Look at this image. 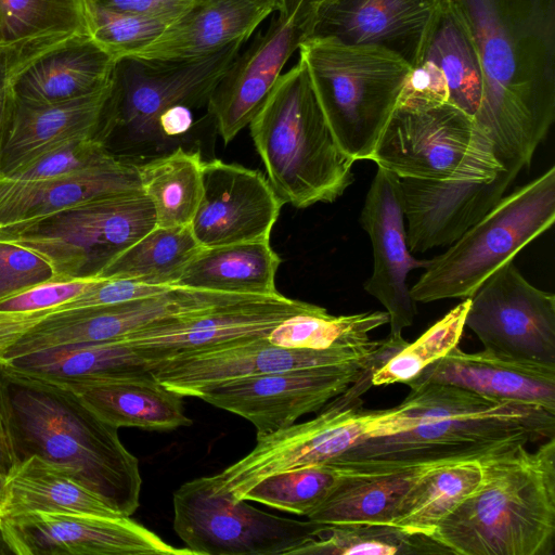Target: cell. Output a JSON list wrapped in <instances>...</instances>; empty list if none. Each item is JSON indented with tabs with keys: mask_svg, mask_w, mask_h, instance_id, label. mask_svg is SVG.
Here are the masks:
<instances>
[{
	"mask_svg": "<svg viewBox=\"0 0 555 555\" xmlns=\"http://www.w3.org/2000/svg\"><path fill=\"white\" fill-rule=\"evenodd\" d=\"M156 227L154 208L143 192L112 194L68 208L30 231L0 238L24 247L52 268L54 279L88 274Z\"/></svg>",
	"mask_w": 555,
	"mask_h": 555,
	"instance_id": "9",
	"label": "cell"
},
{
	"mask_svg": "<svg viewBox=\"0 0 555 555\" xmlns=\"http://www.w3.org/2000/svg\"><path fill=\"white\" fill-rule=\"evenodd\" d=\"M193 125L191 107L177 104L165 109L157 119L160 137L185 134Z\"/></svg>",
	"mask_w": 555,
	"mask_h": 555,
	"instance_id": "46",
	"label": "cell"
},
{
	"mask_svg": "<svg viewBox=\"0 0 555 555\" xmlns=\"http://www.w3.org/2000/svg\"><path fill=\"white\" fill-rule=\"evenodd\" d=\"M91 38L116 61L134 56L168 25L167 22L86 0Z\"/></svg>",
	"mask_w": 555,
	"mask_h": 555,
	"instance_id": "41",
	"label": "cell"
},
{
	"mask_svg": "<svg viewBox=\"0 0 555 555\" xmlns=\"http://www.w3.org/2000/svg\"><path fill=\"white\" fill-rule=\"evenodd\" d=\"M4 485H5V478L0 475V505H1L2 496H3Z\"/></svg>",
	"mask_w": 555,
	"mask_h": 555,
	"instance_id": "52",
	"label": "cell"
},
{
	"mask_svg": "<svg viewBox=\"0 0 555 555\" xmlns=\"http://www.w3.org/2000/svg\"><path fill=\"white\" fill-rule=\"evenodd\" d=\"M268 180L285 204L332 203L353 182L354 162L336 141L299 61L282 74L249 122Z\"/></svg>",
	"mask_w": 555,
	"mask_h": 555,
	"instance_id": "4",
	"label": "cell"
},
{
	"mask_svg": "<svg viewBox=\"0 0 555 555\" xmlns=\"http://www.w3.org/2000/svg\"><path fill=\"white\" fill-rule=\"evenodd\" d=\"M0 363L66 384L150 372L146 362L121 338L46 349Z\"/></svg>",
	"mask_w": 555,
	"mask_h": 555,
	"instance_id": "33",
	"label": "cell"
},
{
	"mask_svg": "<svg viewBox=\"0 0 555 555\" xmlns=\"http://www.w3.org/2000/svg\"><path fill=\"white\" fill-rule=\"evenodd\" d=\"M272 12L254 0H202L170 22L134 56L156 60L207 56L235 41H246Z\"/></svg>",
	"mask_w": 555,
	"mask_h": 555,
	"instance_id": "28",
	"label": "cell"
},
{
	"mask_svg": "<svg viewBox=\"0 0 555 555\" xmlns=\"http://www.w3.org/2000/svg\"><path fill=\"white\" fill-rule=\"evenodd\" d=\"M116 63L92 38L80 40L25 70L13 85L15 99L44 105L92 94L112 83Z\"/></svg>",
	"mask_w": 555,
	"mask_h": 555,
	"instance_id": "30",
	"label": "cell"
},
{
	"mask_svg": "<svg viewBox=\"0 0 555 555\" xmlns=\"http://www.w3.org/2000/svg\"><path fill=\"white\" fill-rule=\"evenodd\" d=\"M362 401L339 396L307 422L257 436L255 448L219 474L210 476L216 490L235 501L260 479L292 469L328 464L367 439L411 429L416 421L399 404L365 410Z\"/></svg>",
	"mask_w": 555,
	"mask_h": 555,
	"instance_id": "8",
	"label": "cell"
},
{
	"mask_svg": "<svg viewBox=\"0 0 555 555\" xmlns=\"http://www.w3.org/2000/svg\"><path fill=\"white\" fill-rule=\"evenodd\" d=\"M0 520L15 555H194L127 516L33 512Z\"/></svg>",
	"mask_w": 555,
	"mask_h": 555,
	"instance_id": "16",
	"label": "cell"
},
{
	"mask_svg": "<svg viewBox=\"0 0 555 555\" xmlns=\"http://www.w3.org/2000/svg\"><path fill=\"white\" fill-rule=\"evenodd\" d=\"M142 192L150 199L156 227L191 225L203 195V160L198 152L178 147L138 165Z\"/></svg>",
	"mask_w": 555,
	"mask_h": 555,
	"instance_id": "35",
	"label": "cell"
},
{
	"mask_svg": "<svg viewBox=\"0 0 555 555\" xmlns=\"http://www.w3.org/2000/svg\"><path fill=\"white\" fill-rule=\"evenodd\" d=\"M322 524L280 517L216 490L210 476L173 493V529L196 555H295Z\"/></svg>",
	"mask_w": 555,
	"mask_h": 555,
	"instance_id": "10",
	"label": "cell"
},
{
	"mask_svg": "<svg viewBox=\"0 0 555 555\" xmlns=\"http://www.w3.org/2000/svg\"><path fill=\"white\" fill-rule=\"evenodd\" d=\"M33 512L122 516L85 487L72 469L37 455L16 463L5 478L0 518Z\"/></svg>",
	"mask_w": 555,
	"mask_h": 555,
	"instance_id": "31",
	"label": "cell"
},
{
	"mask_svg": "<svg viewBox=\"0 0 555 555\" xmlns=\"http://www.w3.org/2000/svg\"><path fill=\"white\" fill-rule=\"evenodd\" d=\"M0 409L15 464L37 455L67 467L115 512L135 513L138 459L74 390L0 363Z\"/></svg>",
	"mask_w": 555,
	"mask_h": 555,
	"instance_id": "2",
	"label": "cell"
},
{
	"mask_svg": "<svg viewBox=\"0 0 555 555\" xmlns=\"http://www.w3.org/2000/svg\"><path fill=\"white\" fill-rule=\"evenodd\" d=\"M369 160L400 179L491 181L503 170L475 118L449 102L398 103Z\"/></svg>",
	"mask_w": 555,
	"mask_h": 555,
	"instance_id": "7",
	"label": "cell"
},
{
	"mask_svg": "<svg viewBox=\"0 0 555 555\" xmlns=\"http://www.w3.org/2000/svg\"><path fill=\"white\" fill-rule=\"evenodd\" d=\"M360 223L369 234L373 250V271L363 287L385 307L389 335H402L416 314V301L408 287L409 273L426 269L429 259H417L410 251L399 177L377 167Z\"/></svg>",
	"mask_w": 555,
	"mask_h": 555,
	"instance_id": "17",
	"label": "cell"
},
{
	"mask_svg": "<svg viewBox=\"0 0 555 555\" xmlns=\"http://www.w3.org/2000/svg\"><path fill=\"white\" fill-rule=\"evenodd\" d=\"M131 192H142L138 165L118 158L47 180L0 176V238L26 233L86 201Z\"/></svg>",
	"mask_w": 555,
	"mask_h": 555,
	"instance_id": "23",
	"label": "cell"
},
{
	"mask_svg": "<svg viewBox=\"0 0 555 555\" xmlns=\"http://www.w3.org/2000/svg\"><path fill=\"white\" fill-rule=\"evenodd\" d=\"M444 555L452 552L431 534L390 524H322L295 555Z\"/></svg>",
	"mask_w": 555,
	"mask_h": 555,
	"instance_id": "37",
	"label": "cell"
},
{
	"mask_svg": "<svg viewBox=\"0 0 555 555\" xmlns=\"http://www.w3.org/2000/svg\"><path fill=\"white\" fill-rule=\"evenodd\" d=\"M317 99L341 150L369 160L398 105L411 67L373 46L306 39L299 47Z\"/></svg>",
	"mask_w": 555,
	"mask_h": 555,
	"instance_id": "5",
	"label": "cell"
},
{
	"mask_svg": "<svg viewBox=\"0 0 555 555\" xmlns=\"http://www.w3.org/2000/svg\"><path fill=\"white\" fill-rule=\"evenodd\" d=\"M117 125L114 78L92 94L65 102L31 105L17 102L0 144L5 172L60 142L102 137Z\"/></svg>",
	"mask_w": 555,
	"mask_h": 555,
	"instance_id": "24",
	"label": "cell"
},
{
	"mask_svg": "<svg viewBox=\"0 0 555 555\" xmlns=\"http://www.w3.org/2000/svg\"><path fill=\"white\" fill-rule=\"evenodd\" d=\"M9 554H14V553L5 539L3 528L1 525V520H0V555H9Z\"/></svg>",
	"mask_w": 555,
	"mask_h": 555,
	"instance_id": "50",
	"label": "cell"
},
{
	"mask_svg": "<svg viewBox=\"0 0 555 555\" xmlns=\"http://www.w3.org/2000/svg\"><path fill=\"white\" fill-rule=\"evenodd\" d=\"M199 249L191 225L155 227L99 271L106 279L176 286L184 268Z\"/></svg>",
	"mask_w": 555,
	"mask_h": 555,
	"instance_id": "36",
	"label": "cell"
},
{
	"mask_svg": "<svg viewBox=\"0 0 555 555\" xmlns=\"http://www.w3.org/2000/svg\"><path fill=\"white\" fill-rule=\"evenodd\" d=\"M317 305L282 294L247 296L201 312L155 324L122 337L151 365L268 336L291 317ZM150 370V369H149Z\"/></svg>",
	"mask_w": 555,
	"mask_h": 555,
	"instance_id": "14",
	"label": "cell"
},
{
	"mask_svg": "<svg viewBox=\"0 0 555 555\" xmlns=\"http://www.w3.org/2000/svg\"><path fill=\"white\" fill-rule=\"evenodd\" d=\"M425 384L451 385L555 414V366L502 359L485 350L468 353L456 346L405 385L411 389Z\"/></svg>",
	"mask_w": 555,
	"mask_h": 555,
	"instance_id": "26",
	"label": "cell"
},
{
	"mask_svg": "<svg viewBox=\"0 0 555 555\" xmlns=\"http://www.w3.org/2000/svg\"><path fill=\"white\" fill-rule=\"evenodd\" d=\"M254 1H257V2L262 3L264 5H268L273 11H279V9H280V0H254Z\"/></svg>",
	"mask_w": 555,
	"mask_h": 555,
	"instance_id": "51",
	"label": "cell"
},
{
	"mask_svg": "<svg viewBox=\"0 0 555 555\" xmlns=\"http://www.w3.org/2000/svg\"><path fill=\"white\" fill-rule=\"evenodd\" d=\"M555 221V167L503 196L429 264L410 288L416 302L470 298Z\"/></svg>",
	"mask_w": 555,
	"mask_h": 555,
	"instance_id": "6",
	"label": "cell"
},
{
	"mask_svg": "<svg viewBox=\"0 0 555 555\" xmlns=\"http://www.w3.org/2000/svg\"><path fill=\"white\" fill-rule=\"evenodd\" d=\"M518 173L503 169L485 182L400 179L410 251L454 243L499 203Z\"/></svg>",
	"mask_w": 555,
	"mask_h": 555,
	"instance_id": "22",
	"label": "cell"
},
{
	"mask_svg": "<svg viewBox=\"0 0 555 555\" xmlns=\"http://www.w3.org/2000/svg\"><path fill=\"white\" fill-rule=\"evenodd\" d=\"M387 346V339H382L370 362L244 377L207 386L195 397L249 421L257 436L266 435L294 424L302 415L319 412L353 385Z\"/></svg>",
	"mask_w": 555,
	"mask_h": 555,
	"instance_id": "12",
	"label": "cell"
},
{
	"mask_svg": "<svg viewBox=\"0 0 555 555\" xmlns=\"http://www.w3.org/2000/svg\"><path fill=\"white\" fill-rule=\"evenodd\" d=\"M54 279L51 266L37 254L0 242V299Z\"/></svg>",
	"mask_w": 555,
	"mask_h": 555,
	"instance_id": "44",
	"label": "cell"
},
{
	"mask_svg": "<svg viewBox=\"0 0 555 555\" xmlns=\"http://www.w3.org/2000/svg\"><path fill=\"white\" fill-rule=\"evenodd\" d=\"M203 195L191 222L201 247L269 241L283 202L258 170L203 160Z\"/></svg>",
	"mask_w": 555,
	"mask_h": 555,
	"instance_id": "18",
	"label": "cell"
},
{
	"mask_svg": "<svg viewBox=\"0 0 555 555\" xmlns=\"http://www.w3.org/2000/svg\"><path fill=\"white\" fill-rule=\"evenodd\" d=\"M323 0H280L279 13L285 17L294 18L307 30L311 18Z\"/></svg>",
	"mask_w": 555,
	"mask_h": 555,
	"instance_id": "48",
	"label": "cell"
},
{
	"mask_svg": "<svg viewBox=\"0 0 555 555\" xmlns=\"http://www.w3.org/2000/svg\"><path fill=\"white\" fill-rule=\"evenodd\" d=\"M386 311H369L348 315H332L317 306L313 310L288 318L268 339L271 344L294 349H328L369 344L370 332L387 324Z\"/></svg>",
	"mask_w": 555,
	"mask_h": 555,
	"instance_id": "38",
	"label": "cell"
},
{
	"mask_svg": "<svg viewBox=\"0 0 555 555\" xmlns=\"http://www.w3.org/2000/svg\"><path fill=\"white\" fill-rule=\"evenodd\" d=\"M469 298L463 299L414 343L408 344L372 375L373 386L406 384L428 364L444 357L460 343Z\"/></svg>",
	"mask_w": 555,
	"mask_h": 555,
	"instance_id": "40",
	"label": "cell"
},
{
	"mask_svg": "<svg viewBox=\"0 0 555 555\" xmlns=\"http://www.w3.org/2000/svg\"><path fill=\"white\" fill-rule=\"evenodd\" d=\"M441 3L442 0H323L311 18L306 39L378 47L413 67Z\"/></svg>",
	"mask_w": 555,
	"mask_h": 555,
	"instance_id": "19",
	"label": "cell"
},
{
	"mask_svg": "<svg viewBox=\"0 0 555 555\" xmlns=\"http://www.w3.org/2000/svg\"><path fill=\"white\" fill-rule=\"evenodd\" d=\"M102 7L146 15L168 24L189 11L202 0H91Z\"/></svg>",
	"mask_w": 555,
	"mask_h": 555,
	"instance_id": "45",
	"label": "cell"
},
{
	"mask_svg": "<svg viewBox=\"0 0 555 555\" xmlns=\"http://www.w3.org/2000/svg\"><path fill=\"white\" fill-rule=\"evenodd\" d=\"M15 105L13 86L0 55V144Z\"/></svg>",
	"mask_w": 555,
	"mask_h": 555,
	"instance_id": "47",
	"label": "cell"
},
{
	"mask_svg": "<svg viewBox=\"0 0 555 555\" xmlns=\"http://www.w3.org/2000/svg\"><path fill=\"white\" fill-rule=\"evenodd\" d=\"M306 36V26L279 13L231 63L206 105L225 144L256 116Z\"/></svg>",
	"mask_w": 555,
	"mask_h": 555,
	"instance_id": "20",
	"label": "cell"
},
{
	"mask_svg": "<svg viewBox=\"0 0 555 555\" xmlns=\"http://www.w3.org/2000/svg\"><path fill=\"white\" fill-rule=\"evenodd\" d=\"M245 41L197 59L156 60L138 56L117 61L114 70L117 124L134 139L160 137L157 119L168 107L207 105L208 99Z\"/></svg>",
	"mask_w": 555,
	"mask_h": 555,
	"instance_id": "13",
	"label": "cell"
},
{
	"mask_svg": "<svg viewBox=\"0 0 555 555\" xmlns=\"http://www.w3.org/2000/svg\"><path fill=\"white\" fill-rule=\"evenodd\" d=\"M14 466L15 461L0 409V475L7 478Z\"/></svg>",
	"mask_w": 555,
	"mask_h": 555,
	"instance_id": "49",
	"label": "cell"
},
{
	"mask_svg": "<svg viewBox=\"0 0 555 555\" xmlns=\"http://www.w3.org/2000/svg\"><path fill=\"white\" fill-rule=\"evenodd\" d=\"M462 461L422 463L334 461L336 483L307 517L320 524H390L396 509L413 483L429 468Z\"/></svg>",
	"mask_w": 555,
	"mask_h": 555,
	"instance_id": "25",
	"label": "cell"
},
{
	"mask_svg": "<svg viewBox=\"0 0 555 555\" xmlns=\"http://www.w3.org/2000/svg\"><path fill=\"white\" fill-rule=\"evenodd\" d=\"M479 57L475 116L504 170L530 167L555 119V0H448Z\"/></svg>",
	"mask_w": 555,
	"mask_h": 555,
	"instance_id": "1",
	"label": "cell"
},
{
	"mask_svg": "<svg viewBox=\"0 0 555 555\" xmlns=\"http://www.w3.org/2000/svg\"><path fill=\"white\" fill-rule=\"evenodd\" d=\"M338 478V469L321 464L267 476L246 490L240 500L308 516L327 496Z\"/></svg>",
	"mask_w": 555,
	"mask_h": 555,
	"instance_id": "39",
	"label": "cell"
},
{
	"mask_svg": "<svg viewBox=\"0 0 555 555\" xmlns=\"http://www.w3.org/2000/svg\"><path fill=\"white\" fill-rule=\"evenodd\" d=\"M465 326L491 354L555 366V296L527 281L513 260L469 298Z\"/></svg>",
	"mask_w": 555,
	"mask_h": 555,
	"instance_id": "11",
	"label": "cell"
},
{
	"mask_svg": "<svg viewBox=\"0 0 555 555\" xmlns=\"http://www.w3.org/2000/svg\"><path fill=\"white\" fill-rule=\"evenodd\" d=\"M116 158L107 151L102 137L73 139L39 152L16 167L0 172V176L12 180H47L104 165Z\"/></svg>",
	"mask_w": 555,
	"mask_h": 555,
	"instance_id": "42",
	"label": "cell"
},
{
	"mask_svg": "<svg viewBox=\"0 0 555 555\" xmlns=\"http://www.w3.org/2000/svg\"><path fill=\"white\" fill-rule=\"evenodd\" d=\"M481 461L447 463L429 468L404 494L391 525L431 534L440 521L478 488L482 479Z\"/></svg>",
	"mask_w": 555,
	"mask_h": 555,
	"instance_id": "34",
	"label": "cell"
},
{
	"mask_svg": "<svg viewBox=\"0 0 555 555\" xmlns=\"http://www.w3.org/2000/svg\"><path fill=\"white\" fill-rule=\"evenodd\" d=\"M382 340L354 347L294 349L273 345L268 336L193 353L151 365L154 378L167 389L195 397L203 388L228 380L288 370L365 363L374 359Z\"/></svg>",
	"mask_w": 555,
	"mask_h": 555,
	"instance_id": "15",
	"label": "cell"
},
{
	"mask_svg": "<svg viewBox=\"0 0 555 555\" xmlns=\"http://www.w3.org/2000/svg\"><path fill=\"white\" fill-rule=\"evenodd\" d=\"M482 95V72L473 40L448 0H442L398 103L449 102L475 118Z\"/></svg>",
	"mask_w": 555,
	"mask_h": 555,
	"instance_id": "21",
	"label": "cell"
},
{
	"mask_svg": "<svg viewBox=\"0 0 555 555\" xmlns=\"http://www.w3.org/2000/svg\"><path fill=\"white\" fill-rule=\"evenodd\" d=\"M100 271L70 279H52L0 299V313L23 314L53 307L83 293L102 279Z\"/></svg>",
	"mask_w": 555,
	"mask_h": 555,
	"instance_id": "43",
	"label": "cell"
},
{
	"mask_svg": "<svg viewBox=\"0 0 555 555\" xmlns=\"http://www.w3.org/2000/svg\"><path fill=\"white\" fill-rule=\"evenodd\" d=\"M281 258L269 241L201 247L176 286L210 292L271 296Z\"/></svg>",
	"mask_w": 555,
	"mask_h": 555,
	"instance_id": "32",
	"label": "cell"
},
{
	"mask_svg": "<svg viewBox=\"0 0 555 555\" xmlns=\"http://www.w3.org/2000/svg\"><path fill=\"white\" fill-rule=\"evenodd\" d=\"M87 38L86 0H0V55L12 86L41 59Z\"/></svg>",
	"mask_w": 555,
	"mask_h": 555,
	"instance_id": "27",
	"label": "cell"
},
{
	"mask_svg": "<svg viewBox=\"0 0 555 555\" xmlns=\"http://www.w3.org/2000/svg\"><path fill=\"white\" fill-rule=\"evenodd\" d=\"M481 461L478 488L431 535L454 555L555 554V436Z\"/></svg>",
	"mask_w": 555,
	"mask_h": 555,
	"instance_id": "3",
	"label": "cell"
},
{
	"mask_svg": "<svg viewBox=\"0 0 555 555\" xmlns=\"http://www.w3.org/2000/svg\"><path fill=\"white\" fill-rule=\"evenodd\" d=\"M59 384L74 390L99 417L118 429L163 431L192 424L182 396L164 387L151 372Z\"/></svg>",
	"mask_w": 555,
	"mask_h": 555,
	"instance_id": "29",
	"label": "cell"
}]
</instances>
